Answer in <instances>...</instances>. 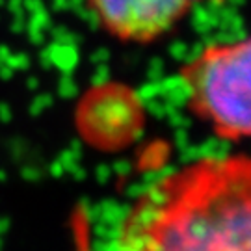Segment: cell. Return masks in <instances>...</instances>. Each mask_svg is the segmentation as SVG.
I'll return each mask as SVG.
<instances>
[{
	"instance_id": "obj_1",
	"label": "cell",
	"mask_w": 251,
	"mask_h": 251,
	"mask_svg": "<svg viewBox=\"0 0 251 251\" xmlns=\"http://www.w3.org/2000/svg\"><path fill=\"white\" fill-rule=\"evenodd\" d=\"M110 251H251V156H203L152 180Z\"/></svg>"
},
{
	"instance_id": "obj_2",
	"label": "cell",
	"mask_w": 251,
	"mask_h": 251,
	"mask_svg": "<svg viewBox=\"0 0 251 251\" xmlns=\"http://www.w3.org/2000/svg\"><path fill=\"white\" fill-rule=\"evenodd\" d=\"M188 110L218 138H251V37L214 43L180 67Z\"/></svg>"
},
{
	"instance_id": "obj_3",
	"label": "cell",
	"mask_w": 251,
	"mask_h": 251,
	"mask_svg": "<svg viewBox=\"0 0 251 251\" xmlns=\"http://www.w3.org/2000/svg\"><path fill=\"white\" fill-rule=\"evenodd\" d=\"M80 125L93 144L121 149L134 142L145 126V108L134 90L104 84L91 90L80 108Z\"/></svg>"
},
{
	"instance_id": "obj_4",
	"label": "cell",
	"mask_w": 251,
	"mask_h": 251,
	"mask_svg": "<svg viewBox=\"0 0 251 251\" xmlns=\"http://www.w3.org/2000/svg\"><path fill=\"white\" fill-rule=\"evenodd\" d=\"M203 0H88L99 25L125 43H151Z\"/></svg>"
}]
</instances>
